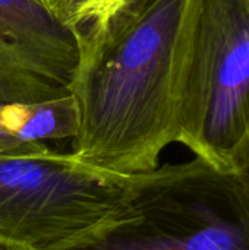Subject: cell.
Wrapping results in <instances>:
<instances>
[{"label": "cell", "instance_id": "1", "mask_svg": "<svg viewBox=\"0 0 249 250\" xmlns=\"http://www.w3.org/2000/svg\"><path fill=\"white\" fill-rule=\"evenodd\" d=\"M197 0H141L79 63L72 154L123 176L156 170L178 144Z\"/></svg>", "mask_w": 249, "mask_h": 250}, {"label": "cell", "instance_id": "8", "mask_svg": "<svg viewBox=\"0 0 249 250\" xmlns=\"http://www.w3.org/2000/svg\"><path fill=\"white\" fill-rule=\"evenodd\" d=\"M43 144H29L18 136H15L0 119V155H19V154H34L47 149Z\"/></svg>", "mask_w": 249, "mask_h": 250}, {"label": "cell", "instance_id": "7", "mask_svg": "<svg viewBox=\"0 0 249 250\" xmlns=\"http://www.w3.org/2000/svg\"><path fill=\"white\" fill-rule=\"evenodd\" d=\"M141 0H59V19L72 31L81 60L87 59L109 31Z\"/></svg>", "mask_w": 249, "mask_h": 250}, {"label": "cell", "instance_id": "2", "mask_svg": "<svg viewBox=\"0 0 249 250\" xmlns=\"http://www.w3.org/2000/svg\"><path fill=\"white\" fill-rule=\"evenodd\" d=\"M50 250H249V176L197 157L158 166L109 218Z\"/></svg>", "mask_w": 249, "mask_h": 250}, {"label": "cell", "instance_id": "5", "mask_svg": "<svg viewBox=\"0 0 249 250\" xmlns=\"http://www.w3.org/2000/svg\"><path fill=\"white\" fill-rule=\"evenodd\" d=\"M79 60L72 31L38 0H0V105L72 92Z\"/></svg>", "mask_w": 249, "mask_h": 250}, {"label": "cell", "instance_id": "10", "mask_svg": "<svg viewBox=\"0 0 249 250\" xmlns=\"http://www.w3.org/2000/svg\"><path fill=\"white\" fill-rule=\"evenodd\" d=\"M242 171H245L249 176V144L248 148H247V152H245V157H244V163H242Z\"/></svg>", "mask_w": 249, "mask_h": 250}, {"label": "cell", "instance_id": "6", "mask_svg": "<svg viewBox=\"0 0 249 250\" xmlns=\"http://www.w3.org/2000/svg\"><path fill=\"white\" fill-rule=\"evenodd\" d=\"M0 119L15 136L29 144L73 141L79 127L78 107L72 92L37 103L0 105Z\"/></svg>", "mask_w": 249, "mask_h": 250}, {"label": "cell", "instance_id": "3", "mask_svg": "<svg viewBox=\"0 0 249 250\" xmlns=\"http://www.w3.org/2000/svg\"><path fill=\"white\" fill-rule=\"evenodd\" d=\"M178 144L242 171L249 144V0H197Z\"/></svg>", "mask_w": 249, "mask_h": 250}, {"label": "cell", "instance_id": "4", "mask_svg": "<svg viewBox=\"0 0 249 250\" xmlns=\"http://www.w3.org/2000/svg\"><path fill=\"white\" fill-rule=\"evenodd\" d=\"M136 176L50 148L0 155V248L50 250L76 239L117 209Z\"/></svg>", "mask_w": 249, "mask_h": 250}, {"label": "cell", "instance_id": "9", "mask_svg": "<svg viewBox=\"0 0 249 250\" xmlns=\"http://www.w3.org/2000/svg\"><path fill=\"white\" fill-rule=\"evenodd\" d=\"M50 13H53L59 19V0H38Z\"/></svg>", "mask_w": 249, "mask_h": 250}, {"label": "cell", "instance_id": "11", "mask_svg": "<svg viewBox=\"0 0 249 250\" xmlns=\"http://www.w3.org/2000/svg\"><path fill=\"white\" fill-rule=\"evenodd\" d=\"M0 250H4V249H1V248H0Z\"/></svg>", "mask_w": 249, "mask_h": 250}]
</instances>
